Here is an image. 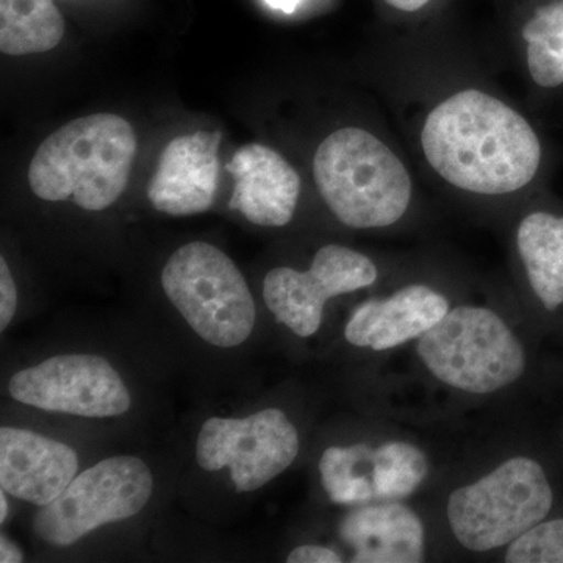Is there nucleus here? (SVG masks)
I'll return each instance as SVG.
<instances>
[{
    "mask_svg": "<svg viewBox=\"0 0 563 563\" xmlns=\"http://www.w3.org/2000/svg\"><path fill=\"white\" fill-rule=\"evenodd\" d=\"M433 169L461 190L506 195L539 172L542 147L529 122L479 90L455 92L431 111L421 133Z\"/></svg>",
    "mask_w": 563,
    "mask_h": 563,
    "instance_id": "f257e3e1",
    "label": "nucleus"
},
{
    "mask_svg": "<svg viewBox=\"0 0 563 563\" xmlns=\"http://www.w3.org/2000/svg\"><path fill=\"white\" fill-rule=\"evenodd\" d=\"M518 252L537 298L548 310L563 306V217L537 211L521 221Z\"/></svg>",
    "mask_w": 563,
    "mask_h": 563,
    "instance_id": "dca6fc26",
    "label": "nucleus"
},
{
    "mask_svg": "<svg viewBox=\"0 0 563 563\" xmlns=\"http://www.w3.org/2000/svg\"><path fill=\"white\" fill-rule=\"evenodd\" d=\"M313 174L321 198L347 228H388L401 220L412 199L404 163L363 129H340L322 141Z\"/></svg>",
    "mask_w": 563,
    "mask_h": 563,
    "instance_id": "7ed1b4c3",
    "label": "nucleus"
},
{
    "mask_svg": "<svg viewBox=\"0 0 563 563\" xmlns=\"http://www.w3.org/2000/svg\"><path fill=\"white\" fill-rule=\"evenodd\" d=\"M288 563H340L342 555L320 544H302L295 548L287 558Z\"/></svg>",
    "mask_w": 563,
    "mask_h": 563,
    "instance_id": "5701e85b",
    "label": "nucleus"
},
{
    "mask_svg": "<svg viewBox=\"0 0 563 563\" xmlns=\"http://www.w3.org/2000/svg\"><path fill=\"white\" fill-rule=\"evenodd\" d=\"M228 172L235 180L231 209L263 228H282L292 220L301 179L272 147L247 144L235 152Z\"/></svg>",
    "mask_w": 563,
    "mask_h": 563,
    "instance_id": "ddd939ff",
    "label": "nucleus"
},
{
    "mask_svg": "<svg viewBox=\"0 0 563 563\" xmlns=\"http://www.w3.org/2000/svg\"><path fill=\"white\" fill-rule=\"evenodd\" d=\"M154 477L146 463L117 455L74 477L66 490L33 520L36 536L54 547H69L103 525L128 520L151 499Z\"/></svg>",
    "mask_w": 563,
    "mask_h": 563,
    "instance_id": "0eeeda50",
    "label": "nucleus"
},
{
    "mask_svg": "<svg viewBox=\"0 0 563 563\" xmlns=\"http://www.w3.org/2000/svg\"><path fill=\"white\" fill-rule=\"evenodd\" d=\"M135 154V132L124 118L90 114L41 143L29 166V184L43 201L73 199L84 210L101 211L128 187Z\"/></svg>",
    "mask_w": 563,
    "mask_h": 563,
    "instance_id": "f03ea898",
    "label": "nucleus"
},
{
    "mask_svg": "<svg viewBox=\"0 0 563 563\" xmlns=\"http://www.w3.org/2000/svg\"><path fill=\"white\" fill-rule=\"evenodd\" d=\"M450 302L426 285H407L387 299L361 303L344 329L347 342L373 351H388L431 331Z\"/></svg>",
    "mask_w": 563,
    "mask_h": 563,
    "instance_id": "4468645a",
    "label": "nucleus"
},
{
    "mask_svg": "<svg viewBox=\"0 0 563 563\" xmlns=\"http://www.w3.org/2000/svg\"><path fill=\"white\" fill-rule=\"evenodd\" d=\"M16 401L87 418L120 417L131 409V393L106 358L57 355L14 374L9 384Z\"/></svg>",
    "mask_w": 563,
    "mask_h": 563,
    "instance_id": "9d476101",
    "label": "nucleus"
},
{
    "mask_svg": "<svg viewBox=\"0 0 563 563\" xmlns=\"http://www.w3.org/2000/svg\"><path fill=\"white\" fill-rule=\"evenodd\" d=\"M299 435L280 409H265L251 417L210 418L196 443V461L207 472L228 466L239 493L255 492L272 483L295 462Z\"/></svg>",
    "mask_w": 563,
    "mask_h": 563,
    "instance_id": "6e6552de",
    "label": "nucleus"
},
{
    "mask_svg": "<svg viewBox=\"0 0 563 563\" xmlns=\"http://www.w3.org/2000/svg\"><path fill=\"white\" fill-rule=\"evenodd\" d=\"M24 561L20 548L16 547L5 536L0 537V562L2 563H20Z\"/></svg>",
    "mask_w": 563,
    "mask_h": 563,
    "instance_id": "b1692460",
    "label": "nucleus"
},
{
    "mask_svg": "<svg viewBox=\"0 0 563 563\" xmlns=\"http://www.w3.org/2000/svg\"><path fill=\"white\" fill-rule=\"evenodd\" d=\"M65 35V20L52 0H0V51L43 54Z\"/></svg>",
    "mask_w": 563,
    "mask_h": 563,
    "instance_id": "f3484780",
    "label": "nucleus"
},
{
    "mask_svg": "<svg viewBox=\"0 0 563 563\" xmlns=\"http://www.w3.org/2000/svg\"><path fill=\"white\" fill-rule=\"evenodd\" d=\"M528 68L533 81L543 88L563 84V0L544 5L526 22Z\"/></svg>",
    "mask_w": 563,
    "mask_h": 563,
    "instance_id": "6ab92c4d",
    "label": "nucleus"
},
{
    "mask_svg": "<svg viewBox=\"0 0 563 563\" xmlns=\"http://www.w3.org/2000/svg\"><path fill=\"white\" fill-rule=\"evenodd\" d=\"M376 280V265L366 255L328 244L317 252L309 272L282 266L266 274L263 299L277 321L307 339L321 328L329 299L372 287Z\"/></svg>",
    "mask_w": 563,
    "mask_h": 563,
    "instance_id": "1a4fd4ad",
    "label": "nucleus"
},
{
    "mask_svg": "<svg viewBox=\"0 0 563 563\" xmlns=\"http://www.w3.org/2000/svg\"><path fill=\"white\" fill-rule=\"evenodd\" d=\"M9 512V503H7L5 492L0 493V523H3Z\"/></svg>",
    "mask_w": 563,
    "mask_h": 563,
    "instance_id": "bb28decb",
    "label": "nucleus"
},
{
    "mask_svg": "<svg viewBox=\"0 0 563 563\" xmlns=\"http://www.w3.org/2000/svg\"><path fill=\"white\" fill-rule=\"evenodd\" d=\"M169 301L207 343L235 347L250 339L255 303L235 263L209 243L185 244L162 273Z\"/></svg>",
    "mask_w": 563,
    "mask_h": 563,
    "instance_id": "423d86ee",
    "label": "nucleus"
},
{
    "mask_svg": "<svg viewBox=\"0 0 563 563\" xmlns=\"http://www.w3.org/2000/svg\"><path fill=\"white\" fill-rule=\"evenodd\" d=\"M266 5L273 10L282 11L285 14L295 13L296 9L301 5L302 0H265Z\"/></svg>",
    "mask_w": 563,
    "mask_h": 563,
    "instance_id": "a878e982",
    "label": "nucleus"
},
{
    "mask_svg": "<svg viewBox=\"0 0 563 563\" xmlns=\"http://www.w3.org/2000/svg\"><path fill=\"white\" fill-rule=\"evenodd\" d=\"M385 2L395 7V9L412 13V11L421 10L422 7L428 5L431 0H385Z\"/></svg>",
    "mask_w": 563,
    "mask_h": 563,
    "instance_id": "393cba45",
    "label": "nucleus"
},
{
    "mask_svg": "<svg viewBox=\"0 0 563 563\" xmlns=\"http://www.w3.org/2000/svg\"><path fill=\"white\" fill-rule=\"evenodd\" d=\"M429 473V461L412 443L388 442L373 453V483L376 499L396 501L421 487Z\"/></svg>",
    "mask_w": 563,
    "mask_h": 563,
    "instance_id": "aec40b11",
    "label": "nucleus"
},
{
    "mask_svg": "<svg viewBox=\"0 0 563 563\" xmlns=\"http://www.w3.org/2000/svg\"><path fill=\"white\" fill-rule=\"evenodd\" d=\"M373 453L365 443L324 451L320 461L321 483L332 503L357 507L376 499Z\"/></svg>",
    "mask_w": 563,
    "mask_h": 563,
    "instance_id": "a211bd4d",
    "label": "nucleus"
},
{
    "mask_svg": "<svg viewBox=\"0 0 563 563\" xmlns=\"http://www.w3.org/2000/svg\"><path fill=\"white\" fill-rule=\"evenodd\" d=\"M18 307V291L5 258H0V329L5 331Z\"/></svg>",
    "mask_w": 563,
    "mask_h": 563,
    "instance_id": "4be33fe9",
    "label": "nucleus"
},
{
    "mask_svg": "<svg viewBox=\"0 0 563 563\" xmlns=\"http://www.w3.org/2000/svg\"><path fill=\"white\" fill-rule=\"evenodd\" d=\"M418 355L433 377L470 395H490L525 374L518 336L487 307L461 306L418 339Z\"/></svg>",
    "mask_w": 563,
    "mask_h": 563,
    "instance_id": "20e7f679",
    "label": "nucleus"
},
{
    "mask_svg": "<svg viewBox=\"0 0 563 563\" xmlns=\"http://www.w3.org/2000/svg\"><path fill=\"white\" fill-rule=\"evenodd\" d=\"M554 493L543 466L518 455L487 476L455 488L448 499V521L455 540L474 553L514 543L547 520Z\"/></svg>",
    "mask_w": 563,
    "mask_h": 563,
    "instance_id": "39448f33",
    "label": "nucleus"
},
{
    "mask_svg": "<svg viewBox=\"0 0 563 563\" xmlns=\"http://www.w3.org/2000/svg\"><path fill=\"white\" fill-rule=\"evenodd\" d=\"M220 132L199 131L166 144L147 187L155 210L172 217H190L209 210L220 177Z\"/></svg>",
    "mask_w": 563,
    "mask_h": 563,
    "instance_id": "9b49d317",
    "label": "nucleus"
},
{
    "mask_svg": "<svg viewBox=\"0 0 563 563\" xmlns=\"http://www.w3.org/2000/svg\"><path fill=\"white\" fill-rule=\"evenodd\" d=\"M340 536L355 563H418L424 559V526L396 501L362 504L340 525Z\"/></svg>",
    "mask_w": 563,
    "mask_h": 563,
    "instance_id": "2eb2a0df",
    "label": "nucleus"
},
{
    "mask_svg": "<svg viewBox=\"0 0 563 563\" xmlns=\"http://www.w3.org/2000/svg\"><path fill=\"white\" fill-rule=\"evenodd\" d=\"M79 457L68 444L24 429H0V487L44 507L73 483Z\"/></svg>",
    "mask_w": 563,
    "mask_h": 563,
    "instance_id": "f8f14e48",
    "label": "nucleus"
},
{
    "mask_svg": "<svg viewBox=\"0 0 563 563\" xmlns=\"http://www.w3.org/2000/svg\"><path fill=\"white\" fill-rule=\"evenodd\" d=\"M509 563H563V518L543 520L509 544Z\"/></svg>",
    "mask_w": 563,
    "mask_h": 563,
    "instance_id": "412c9836",
    "label": "nucleus"
}]
</instances>
